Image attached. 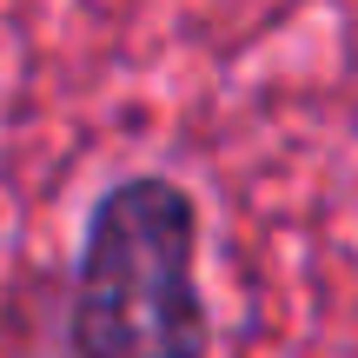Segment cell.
I'll use <instances>...</instances> for the list:
<instances>
[{
    "label": "cell",
    "instance_id": "obj_1",
    "mask_svg": "<svg viewBox=\"0 0 358 358\" xmlns=\"http://www.w3.org/2000/svg\"><path fill=\"white\" fill-rule=\"evenodd\" d=\"M66 358H213L199 199L173 173H120L80 219Z\"/></svg>",
    "mask_w": 358,
    "mask_h": 358
}]
</instances>
